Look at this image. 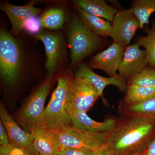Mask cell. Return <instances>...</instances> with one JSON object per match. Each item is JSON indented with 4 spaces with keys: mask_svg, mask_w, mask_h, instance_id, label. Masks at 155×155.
Instances as JSON below:
<instances>
[{
    "mask_svg": "<svg viewBox=\"0 0 155 155\" xmlns=\"http://www.w3.org/2000/svg\"><path fill=\"white\" fill-rule=\"evenodd\" d=\"M23 34L15 37L6 28L0 31V75L9 87L16 86L29 70L41 68L40 53Z\"/></svg>",
    "mask_w": 155,
    "mask_h": 155,
    "instance_id": "cell-1",
    "label": "cell"
},
{
    "mask_svg": "<svg viewBox=\"0 0 155 155\" xmlns=\"http://www.w3.org/2000/svg\"><path fill=\"white\" fill-rule=\"evenodd\" d=\"M155 139V119L122 116L109 132L107 147L114 155L146 150Z\"/></svg>",
    "mask_w": 155,
    "mask_h": 155,
    "instance_id": "cell-2",
    "label": "cell"
},
{
    "mask_svg": "<svg viewBox=\"0 0 155 155\" xmlns=\"http://www.w3.org/2000/svg\"><path fill=\"white\" fill-rule=\"evenodd\" d=\"M67 31L70 68L78 67L85 58L110 44V41L97 35L82 24L77 14L69 20Z\"/></svg>",
    "mask_w": 155,
    "mask_h": 155,
    "instance_id": "cell-3",
    "label": "cell"
},
{
    "mask_svg": "<svg viewBox=\"0 0 155 155\" xmlns=\"http://www.w3.org/2000/svg\"><path fill=\"white\" fill-rule=\"evenodd\" d=\"M75 77L69 69L59 72L56 78L58 85L51 100L45 108L41 129L56 131L67 125H72V119L67 111V100L70 84Z\"/></svg>",
    "mask_w": 155,
    "mask_h": 155,
    "instance_id": "cell-4",
    "label": "cell"
},
{
    "mask_svg": "<svg viewBox=\"0 0 155 155\" xmlns=\"http://www.w3.org/2000/svg\"><path fill=\"white\" fill-rule=\"evenodd\" d=\"M54 78L48 77L40 83L16 115L18 124L27 131L41 129L45 103L54 82Z\"/></svg>",
    "mask_w": 155,
    "mask_h": 155,
    "instance_id": "cell-5",
    "label": "cell"
},
{
    "mask_svg": "<svg viewBox=\"0 0 155 155\" xmlns=\"http://www.w3.org/2000/svg\"><path fill=\"white\" fill-rule=\"evenodd\" d=\"M53 131L55 133L62 147L84 149L93 151L97 150L107 146L109 135V132H91L72 125L64 126Z\"/></svg>",
    "mask_w": 155,
    "mask_h": 155,
    "instance_id": "cell-6",
    "label": "cell"
},
{
    "mask_svg": "<svg viewBox=\"0 0 155 155\" xmlns=\"http://www.w3.org/2000/svg\"><path fill=\"white\" fill-rule=\"evenodd\" d=\"M34 37L44 45L47 74L48 77H53L57 71L64 69L67 59L68 53L64 35L60 31L41 30Z\"/></svg>",
    "mask_w": 155,
    "mask_h": 155,
    "instance_id": "cell-7",
    "label": "cell"
},
{
    "mask_svg": "<svg viewBox=\"0 0 155 155\" xmlns=\"http://www.w3.org/2000/svg\"><path fill=\"white\" fill-rule=\"evenodd\" d=\"M100 97L97 90L88 81L75 76L68 91L67 113L69 115L74 112L86 113Z\"/></svg>",
    "mask_w": 155,
    "mask_h": 155,
    "instance_id": "cell-8",
    "label": "cell"
},
{
    "mask_svg": "<svg viewBox=\"0 0 155 155\" xmlns=\"http://www.w3.org/2000/svg\"><path fill=\"white\" fill-rule=\"evenodd\" d=\"M111 24L113 42L127 47L130 45L136 31L140 27V22L131 8L119 10Z\"/></svg>",
    "mask_w": 155,
    "mask_h": 155,
    "instance_id": "cell-9",
    "label": "cell"
},
{
    "mask_svg": "<svg viewBox=\"0 0 155 155\" xmlns=\"http://www.w3.org/2000/svg\"><path fill=\"white\" fill-rule=\"evenodd\" d=\"M126 48L125 46L113 42L106 49L92 56L87 65L92 69L103 70L110 77L116 76Z\"/></svg>",
    "mask_w": 155,
    "mask_h": 155,
    "instance_id": "cell-10",
    "label": "cell"
},
{
    "mask_svg": "<svg viewBox=\"0 0 155 155\" xmlns=\"http://www.w3.org/2000/svg\"><path fill=\"white\" fill-rule=\"evenodd\" d=\"M149 65L146 51L140 48L138 44L127 46L118 69V74L128 81Z\"/></svg>",
    "mask_w": 155,
    "mask_h": 155,
    "instance_id": "cell-11",
    "label": "cell"
},
{
    "mask_svg": "<svg viewBox=\"0 0 155 155\" xmlns=\"http://www.w3.org/2000/svg\"><path fill=\"white\" fill-rule=\"evenodd\" d=\"M0 117L8 135L9 144L23 149L32 155H38L34 146L31 134L21 128L2 104Z\"/></svg>",
    "mask_w": 155,
    "mask_h": 155,
    "instance_id": "cell-12",
    "label": "cell"
},
{
    "mask_svg": "<svg viewBox=\"0 0 155 155\" xmlns=\"http://www.w3.org/2000/svg\"><path fill=\"white\" fill-rule=\"evenodd\" d=\"M34 2H31L24 6L12 5L5 2L1 4L0 9L9 18L11 24V32L12 35L18 37L24 30V25L27 19L36 17L42 10L35 7Z\"/></svg>",
    "mask_w": 155,
    "mask_h": 155,
    "instance_id": "cell-13",
    "label": "cell"
},
{
    "mask_svg": "<svg viewBox=\"0 0 155 155\" xmlns=\"http://www.w3.org/2000/svg\"><path fill=\"white\" fill-rule=\"evenodd\" d=\"M74 75L75 77L84 78L88 81L97 90L100 97H102L104 100L103 92L108 85H114L120 91L126 93L127 81L119 74L114 77H103L94 72L86 63L82 62L78 66Z\"/></svg>",
    "mask_w": 155,
    "mask_h": 155,
    "instance_id": "cell-14",
    "label": "cell"
},
{
    "mask_svg": "<svg viewBox=\"0 0 155 155\" xmlns=\"http://www.w3.org/2000/svg\"><path fill=\"white\" fill-rule=\"evenodd\" d=\"M38 155H59L61 147L55 133L52 130L37 129L30 132Z\"/></svg>",
    "mask_w": 155,
    "mask_h": 155,
    "instance_id": "cell-15",
    "label": "cell"
},
{
    "mask_svg": "<svg viewBox=\"0 0 155 155\" xmlns=\"http://www.w3.org/2000/svg\"><path fill=\"white\" fill-rule=\"evenodd\" d=\"M72 125L76 128L98 133L111 132L116 126L117 120L109 118L103 122H97L91 119L86 113L74 112L69 114Z\"/></svg>",
    "mask_w": 155,
    "mask_h": 155,
    "instance_id": "cell-16",
    "label": "cell"
},
{
    "mask_svg": "<svg viewBox=\"0 0 155 155\" xmlns=\"http://www.w3.org/2000/svg\"><path fill=\"white\" fill-rule=\"evenodd\" d=\"M76 7L82 9L87 13L101 17L110 21H113L115 14L119 10L110 5L104 0H75Z\"/></svg>",
    "mask_w": 155,
    "mask_h": 155,
    "instance_id": "cell-17",
    "label": "cell"
},
{
    "mask_svg": "<svg viewBox=\"0 0 155 155\" xmlns=\"http://www.w3.org/2000/svg\"><path fill=\"white\" fill-rule=\"evenodd\" d=\"M76 9L78 16L87 29L102 37H111L112 24L110 22L89 14L78 7H76Z\"/></svg>",
    "mask_w": 155,
    "mask_h": 155,
    "instance_id": "cell-18",
    "label": "cell"
},
{
    "mask_svg": "<svg viewBox=\"0 0 155 155\" xmlns=\"http://www.w3.org/2000/svg\"><path fill=\"white\" fill-rule=\"evenodd\" d=\"M119 110L122 116L155 119V96L134 105L120 104Z\"/></svg>",
    "mask_w": 155,
    "mask_h": 155,
    "instance_id": "cell-19",
    "label": "cell"
},
{
    "mask_svg": "<svg viewBox=\"0 0 155 155\" xmlns=\"http://www.w3.org/2000/svg\"><path fill=\"white\" fill-rule=\"evenodd\" d=\"M154 96L155 87L127 84L125 96L120 104L125 105H134Z\"/></svg>",
    "mask_w": 155,
    "mask_h": 155,
    "instance_id": "cell-20",
    "label": "cell"
},
{
    "mask_svg": "<svg viewBox=\"0 0 155 155\" xmlns=\"http://www.w3.org/2000/svg\"><path fill=\"white\" fill-rule=\"evenodd\" d=\"M39 19L42 28L56 31L63 27L67 21V15L63 9L55 7L46 10Z\"/></svg>",
    "mask_w": 155,
    "mask_h": 155,
    "instance_id": "cell-21",
    "label": "cell"
},
{
    "mask_svg": "<svg viewBox=\"0 0 155 155\" xmlns=\"http://www.w3.org/2000/svg\"><path fill=\"white\" fill-rule=\"evenodd\" d=\"M143 30L145 36L140 35L136 38V43L144 48L146 51L149 65L155 67V19L151 22V27H145Z\"/></svg>",
    "mask_w": 155,
    "mask_h": 155,
    "instance_id": "cell-22",
    "label": "cell"
},
{
    "mask_svg": "<svg viewBox=\"0 0 155 155\" xmlns=\"http://www.w3.org/2000/svg\"><path fill=\"white\" fill-rule=\"evenodd\" d=\"M131 8L140 22L141 29L149 24V19L155 12V0H133L130 3Z\"/></svg>",
    "mask_w": 155,
    "mask_h": 155,
    "instance_id": "cell-23",
    "label": "cell"
},
{
    "mask_svg": "<svg viewBox=\"0 0 155 155\" xmlns=\"http://www.w3.org/2000/svg\"><path fill=\"white\" fill-rule=\"evenodd\" d=\"M127 84L155 87V67L148 65L127 81Z\"/></svg>",
    "mask_w": 155,
    "mask_h": 155,
    "instance_id": "cell-24",
    "label": "cell"
},
{
    "mask_svg": "<svg viewBox=\"0 0 155 155\" xmlns=\"http://www.w3.org/2000/svg\"><path fill=\"white\" fill-rule=\"evenodd\" d=\"M41 28L39 19L36 17H34L26 20L24 25V30L35 36L41 31Z\"/></svg>",
    "mask_w": 155,
    "mask_h": 155,
    "instance_id": "cell-25",
    "label": "cell"
},
{
    "mask_svg": "<svg viewBox=\"0 0 155 155\" xmlns=\"http://www.w3.org/2000/svg\"><path fill=\"white\" fill-rule=\"evenodd\" d=\"M0 155H32L27 151L11 144L0 147Z\"/></svg>",
    "mask_w": 155,
    "mask_h": 155,
    "instance_id": "cell-26",
    "label": "cell"
},
{
    "mask_svg": "<svg viewBox=\"0 0 155 155\" xmlns=\"http://www.w3.org/2000/svg\"><path fill=\"white\" fill-rule=\"evenodd\" d=\"M95 151L84 149L62 147L59 155H93Z\"/></svg>",
    "mask_w": 155,
    "mask_h": 155,
    "instance_id": "cell-27",
    "label": "cell"
},
{
    "mask_svg": "<svg viewBox=\"0 0 155 155\" xmlns=\"http://www.w3.org/2000/svg\"><path fill=\"white\" fill-rule=\"evenodd\" d=\"M9 144V137L7 130L2 121H0V145L4 146Z\"/></svg>",
    "mask_w": 155,
    "mask_h": 155,
    "instance_id": "cell-28",
    "label": "cell"
},
{
    "mask_svg": "<svg viewBox=\"0 0 155 155\" xmlns=\"http://www.w3.org/2000/svg\"><path fill=\"white\" fill-rule=\"evenodd\" d=\"M93 155H114L111 150L106 146L103 148L95 151Z\"/></svg>",
    "mask_w": 155,
    "mask_h": 155,
    "instance_id": "cell-29",
    "label": "cell"
},
{
    "mask_svg": "<svg viewBox=\"0 0 155 155\" xmlns=\"http://www.w3.org/2000/svg\"><path fill=\"white\" fill-rule=\"evenodd\" d=\"M147 155H155V139L150 145L147 150Z\"/></svg>",
    "mask_w": 155,
    "mask_h": 155,
    "instance_id": "cell-30",
    "label": "cell"
},
{
    "mask_svg": "<svg viewBox=\"0 0 155 155\" xmlns=\"http://www.w3.org/2000/svg\"><path fill=\"white\" fill-rule=\"evenodd\" d=\"M146 150L145 151H144V152H143L137 153L134 154L130 155H142L143 154V153H144L146 151Z\"/></svg>",
    "mask_w": 155,
    "mask_h": 155,
    "instance_id": "cell-31",
    "label": "cell"
},
{
    "mask_svg": "<svg viewBox=\"0 0 155 155\" xmlns=\"http://www.w3.org/2000/svg\"><path fill=\"white\" fill-rule=\"evenodd\" d=\"M147 150L144 153H143V154L142 155H147Z\"/></svg>",
    "mask_w": 155,
    "mask_h": 155,
    "instance_id": "cell-32",
    "label": "cell"
}]
</instances>
